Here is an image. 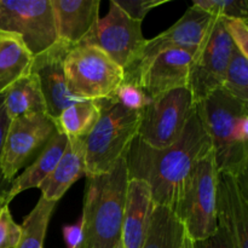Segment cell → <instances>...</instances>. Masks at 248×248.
<instances>
[{
	"instance_id": "cell-23",
	"label": "cell",
	"mask_w": 248,
	"mask_h": 248,
	"mask_svg": "<svg viewBox=\"0 0 248 248\" xmlns=\"http://www.w3.org/2000/svg\"><path fill=\"white\" fill-rule=\"evenodd\" d=\"M99 113L98 102L82 101L67 107L53 121L58 132L68 138H85L98 121Z\"/></svg>"
},
{
	"instance_id": "cell-7",
	"label": "cell",
	"mask_w": 248,
	"mask_h": 248,
	"mask_svg": "<svg viewBox=\"0 0 248 248\" xmlns=\"http://www.w3.org/2000/svg\"><path fill=\"white\" fill-rule=\"evenodd\" d=\"M195 111L188 87L160 94L142 110L137 137L155 149L170 147L181 138Z\"/></svg>"
},
{
	"instance_id": "cell-15",
	"label": "cell",
	"mask_w": 248,
	"mask_h": 248,
	"mask_svg": "<svg viewBox=\"0 0 248 248\" xmlns=\"http://www.w3.org/2000/svg\"><path fill=\"white\" fill-rule=\"evenodd\" d=\"M195 56V52L184 50L165 51L133 79L126 81L136 82L149 98H155L172 90L184 89L188 87L189 73Z\"/></svg>"
},
{
	"instance_id": "cell-6",
	"label": "cell",
	"mask_w": 248,
	"mask_h": 248,
	"mask_svg": "<svg viewBox=\"0 0 248 248\" xmlns=\"http://www.w3.org/2000/svg\"><path fill=\"white\" fill-rule=\"evenodd\" d=\"M68 89L85 101L111 98L125 80V72L94 46H73L64 60Z\"/></svg>"
},
{
	"instance_id": "cell-9",
	"label": "cell",
	"mask_w": 248,
	"mask_h": 248,
	"mask_svg": "<svg viewBox=\"0 0 248 248\" xmlns=\"http://www.w3.org/2000/svg\"><path fill=\"white\" fill-rule=\"evenodd\" d=\"M56 132L55 121L47 113L10 120L0 157L4 178L11 183L23 167L38 157Z\"/></svg>"
},
{
	"instance_id": "cell-35",
	"label": "cell",
	"mask_w": 248,
	"mask_h": 248,
	"mask_svg": "<svg viewBox=\"0 0 248 248\" xmlns=\"http://www.w3.org/2000/svg\"><path fill=\"white\" fill-rule=\"evenodd\" d=\"M9 201H7L6 198H4V196H0V211H1V208L4 207V206L9 205Z\"/></svg>"
},
{
	"instance_id": "cell-30",
	"label": "cell",
	"mask_w": 248,
	"mask_h": 248,
	"mask_svg": "<svg viewBox=\"0 0 248 248\" xmlns=\"http://www.w3.org/2000/svg\"><path fill=\"white\" fill-rule=\"evenodd\" d=\"M169 0H114L116 5L125 12L127 16L136 21L143 22L150 10L165 4Z\"/></svg>"
},
{
	"instance_id": "cell-11",
	"label": "cell",
	"mask_w": 248,
	"mask_h": 248,
	"mask_svg": "<svg viewBox=\"0 0 248 248\" xmlns=\"http://www.w3.org/2000/svg\"><path fill=\"white\" fill-rule=\"evenodd\" d=\"M234 48L235 45L225 31L223 18L215 16L189 73L188 89L196 103L222 87Z\"/></svg>"
},
{
	"instance_id": "cell-29",
	"label": "cell",
	"mask_w": 248,
	"mask_h": 248,
	"mask_svg": "<svg viewBox=\"0 0 248 248\" xmlns=\"http://www.w3.org/2000/svg\"><path fill=\"white\" fill-rule=\"evenodd\" d=\"M223 23L235 47L248 57V21L239 18H223Z\"/></svg>"
},
{
	"instance_id": "cell-27",
	"label": "cell",
	"mask_w": 248,
	"mask_h": 248,
	"mask_svg": "<svg viewBox=\"0 0 248 248\" xmlns=\"http://www.w3.org/2000/svg\"><path fill=\"white\" fill-rule=\"evenodd\" d=\"M111 99L118 102L124 108L133 111H142L152 101L136 82L126 80L116 89Z\"/></svg>"
},
{
	"instance_id": "cell-21",
	"label": "cell",
	"mask_w": 248,
	"mask_h": 248,
	"mask_svg": "<svg viewBox=\"0 0 248 248\" xmlns=\"http://www.w3.org/2000/svg\"><path fill=\"white\" fill-rule=\"evenodd\" d=\"M4 104L10 120L47 113L40 84L34 73L19 79L4 92Z\"/></svg>"
},
{
	"instance_id": "cell-25",
	"label": "cell",
	"mask_w": 248,
	"mask_h": 248,
	"mask_svg": "<svg viewBox=\"0 0 248 248\" xmlns=\"http://www.w3.org/2000/svg\"><path fill=\"white\" fill-rule=\"evenodd\" d=\"M220 89L234 98L248 103V57L236 47L232 51Z\"/></svg>"
},
{
	"instance_id": "cell-3",
	"label": "cell",
	"mask_w": 248,
	"mask_h": 248,
	"mask_svg": "<svg viewBox=\"0 0 248 248\" xmlns=\"http://www.w3.org/2000/svg\"><path fill=\"white\" fill-rule=\"evenodd\" d=\"M128 181L125 157L118 160L109 171L86 177L80 248L121 246Z\"/></svg>"
},
{
	"instance_id": "cell-5",
	"label": "cell",
	"mask_w": 248,
	"mask_h": 248,
	"mask_svg": "<svg viewBox=\"0 0 248 248\" xmlns=\"http://www.w3.org/2000/svg\"><path fill=\"white\" fill-rule=\"evenodd\" d=\"M217 184L218 170L212 150L190 170L173 211L191 241L207 239L218 230Z\"/></svg>"
},
{
	"instance_id": "cell-28",
	"label": "cell",
	"mask_w": 248,
	"mask_h": 248,
	"mask_svg": "<svg viewBox=\"0 0 248 248\" xmlns=\"http://www.w3.org/2000/svg\"><path fill=\"white\" fill-rule=\"evenodd\" d=\"M21 239V225L12 218L9 205L0 211V248H16Z\"/></svg>"
},
{
	"instance_id": "cell-14",
	"label": "cell",
	"mask_w": 248,
	"mask_h": 248,
	"mask_svg": "<svg viewBox=\"0 0 248 248\" xmlns=\"http://www.w3.org/2000/svg\"><path fill=\"white\" fill-rule=\"evenodd\" d=\"M248 182L218 172L217 223L232 248H248Z\"/></svg>"
},
{
	"instance_id": "cell-12",
	"label": "cell",
	"mask_w": 248,
	"mask_h": 248,
	"mask_svg": "<svg viewBox=\"0 0 248 248\" xmlns=\"http://www.w3.org/2000/svg\"><path fill=\"white\" fill-rule=\"evenodd\" d=\"M213 18L215 16L191 5L173 26L153 39H148L137 62L125 73V80L133 79L157 55L165 51L184 50L198 53L207 36Z\"/></svg>"
},
{
	"instance_id": "cell-1",
	"label": "cell",
	"mask_w": 248,
	"mask_h": 248,
	"mask_svg": "<svg viewBox=\"0 0 248 248\" xmlns=\"http://www.w3.org/2000/svg\"><path fill=\"white\" fill-rule=\"evenodd\" d=\"M212 150L210 137L195 111L181 138L170 147L155 149L136 137L125 156L128 178L144 181L155 205L174 211L190 170Z\"/></svg>"
},
{
	"instance_id": "cell-17",
	"label": "cell",
	"mask_w": 248,
	"mask_h": 248,
	"mask_svg": "<svg viewBox=\"0 0 248 248\" xmlns=\"http://www.w3.org/2000/svg\"><path fill=\"white\" fill-rule=\"evenodd\" d=\"M58 40L81 44L98 23L99 0H51Z\"/></svg>"
},
{
	"instance_id": "cell-20",
	"label": "cell",
	"mask_w": 248,
	"mask_h": 248,
	"mask_svg": "<svg viewBox=\"0 0 248 248\" xmlns=\"http://www.w3.org/2000/svg\"><path fill=\"white\" fill-rule=\"evenodd\" d=\"M34 56L21 35L0 31V94L31 74Z\"/></svg>"
},
{
	"instance_id": "cell-34",
	"label": "cell",
	"mask_w": 248,
	"mask_h": 248,
	"mask_svg": "<svg viewBox=\"0 0 248 248\" xmlns=\"http://www.w3.org/2000/svg\"><path fill=\"white\" fill-rule=\"evenodd\" d=\"M181 248H193V241H191V240L189 239L186 235V237H184L183 244H182Z\"/></svg>"
},
{
	"instance_id": "cell-13",
	"label": "cell",
	"mask_w": 248,
	"mask_h": 248,
	"mask_svg": "<svg viewBox=\"0 0 248 248\" xmlns=\"http://www.w3.org/2000/svg\"><path fill=\"white\" fill-rule=\"evenodd\" d=\"M73 46L58 40L53 46L34 57L31 73L36 75L46 102L47 114L55 120L67 107L85 99L69 91L64 74V60Z\"/></svg>"
},
{
	"instance_id": "cell-22",
	"label": "cell",
	"mask_w": 248,
	"mask_h": 248,
	"mask_svg": "<svg viewBox=\"0 0 248 248\" xmlns=\"http://www.w3.org/2000/svg\"><path fill=\"white\" fill-rule=\"evenodd\" d=\"M186 235V229L173 211L156 206L142 248H181Z\"/></svg>"
},
{
	"instance_id": "cell-8",
	"label": "cell",
	"mask_w": 248,
	"mask_h": 248,
	"mask_svg": "<svg viewBox=\"0 0 248 248\" xmlns=\"http://www.w3.org/2000/svg\"><path fill=\"white\" fill-rule=\"evenodd\" d=\"M147 40L142 22L131 18L110 0L108 14L98 19L93 31L79 45L99 48L126 73L138 61Z\"/></svg>"
},
{
	"instance_id": "cell-16",
	"label": "cell",
	"mask_w": 248,
	"mask_h": 248,
	"mask_svg": "<svg viewBox=\"0 0 248 248\" xmlns=\"http://www.w3.org/2000/svg\"><path fill=\"white\" fill-rule=\"evenodd\" d=\"M156 208L152 190L144 181L131 178L126 191L121 245L123 248H142Z\"/></svg>"
},
{
	"instance_id": "cell-19",
	"label": "cell",
	"mask_w": 248,
	"mask_h": 248,
	"mask_svg": "<svg viewBox=\"0 0 248 248\" xmlns=\"http://www.w3.org/2000/svg\"><path fill=\"white\" fill-rule=\"evenodd\" d=\"M67 143V136L57 131L50 138V140L45 145L43 152L38 155V157L11 182L9 193H7V201L11 202L12 199L21 194L22 191L39 188L40 184L55 170L56 165L58 164L61 156L64 153Z\"/></svg>"
},
{
	"instance_id": "cell-18",
	"label": "cell",
	"mask_w": 248,
	"mask_h": 248,
	"mask_svg": "<svg viewBox=\"0 0 248 248\" xmlns=\"http://www.w3.org/2000/svg\"><path fill=\"white\" fill-rule=\"evenodd\" d=\"M84 176L86 177L84 138H68L67 147L55 170L39 186L41 196L58 202L68 189Z\"/></svg>"
},
{
	"instance_id": "cell-36",
	"label": "cell",
	"mask_w": 248,
	"mask_h": 248,
	"mask_svg": "<svg viewBox=\"0 0 248 248\" xmlns=\"http://www.w3.org/2000/svg\"><path fill=\"white\" fill-rule=\"evenodd\" d=\"M119 248H123V245H121V246H120V247H119Z\"/></svg>"
},
{
	"instance_id": "cell-31",
	"label": "cell",
	"mask_w": 248,
	"mask_h": 248,
	"mask_svg": "<svg viewBox=\"0 0 248 248\" xmlns=\"http://www.w3.org/2000/svg\"><path fill=\"white\" fill-rule=\"evenodd\" d=\"M10 119L6 114V109H5L4 104V93L0 94V157H1V152H2V145H4L5 136H6L7 127H9ZM11 183L6 181L2 176L1 167H0V196H4L7 199V193H9V189Z\"/></svg>"
},
{
	"instance_id": "cell-32",
	"label": "cell",
	"mask_w": 248,
	"mask_h": 248,
	"mask_svg": "<svg viewBox=\"0 0 248 248\" xmlns=\"http://www.w3.org/2000/svg\"><path fill=\"white\" fill-rule=\"evenodd\" d=\"M193 248H232L227 232L218 227V230L207 239L193 241Z\"/></svg>"
},
{
	"instance_id": "cell-26",
	"label": "cell",
	"mask_w": 248,
	"mask_h": 248,
	"mask_svg": "<svg viewBox=\"0 0 248 248\" xmlns=\"http://www.w3.org/2000/svg\"><path fill=\"white\" fill-rule=\"evenodd\" d=\"M193 5L212 16L248 21L247 0H194Z\"/></svg>"
},
{
	"instance_id": "cell-4",
	"label": "cell",
	"mask_w": 248,
	"mask_h": 248,
	"mask_svg": "<svg viewBox=\"0 0 248 248\" xmlns=\"http://www.w3.org/2000/svg\"><path fill=\"white\" fill-rule=\"evenodd\" d=\"M97 102L99 119L84 138L86 177L109 171L126 156L138 135L142 115V111L128 110L111 98Z\"/></svg>"
},
{
	"instance_id": "cell-24",
	"label": "cell",
	"mask_w": 248,
	"mask_h": 248,
	"mask_svg": "<svg viewBox=\"0 0 248 248\" xmlns=\"http://www.w3.org/2000/svg\"><path fill=\"white\" fill-rule=\"evenodd\" d=\"M57 202L40 196L35 207L24 218L21 225V239L16 248H43L48 223Z\"/></svg>"
},
{
	"instance_id": "cell-2",
	"label": "cell",
	"mask_w": 248,
	"mask_h": 248,
	"mask_svg": "<svg viewBox=\"0 0 248 248\" xmlns=\"http://www.w3.org/2000/svg\"><path fill=\"white\" fill-rule=\"evenodd\" d=\"M219 173L248 182V103L218 89L196 103Z\"/></svg>"
},
{
	"instance_id": "cell-33",
	"label": "cell",
	"mask_w": 248,
	"mask_h": 248,
	"mask_svg": "<svg viewBox=\"0 0 248 248\" xmlns=\"http://www.w3.org/2000/svg\"><path fill=\"white\" fill-rule=\"evenodd\" d=\"M63 237H64L67 248H80L82 241L81 219L78 222V224L67 225L63 228Z\"/></svg>"
},
{
	"instance_id": "cell-10",
	"label": "cell",
	"mask_w": 248,
	"mask_h": 248,
	"mask_svg": "<svg viewBox=\"0 0 248 248\" xmlns=\"http://www.w3.org/2000/svg\"><path fill=\"white\" fill-rule=\"evenodd\" d=\"M0 31L22 36L33 56L58 41L51 0H0Z\"/></svg>"
}]
</instances>
